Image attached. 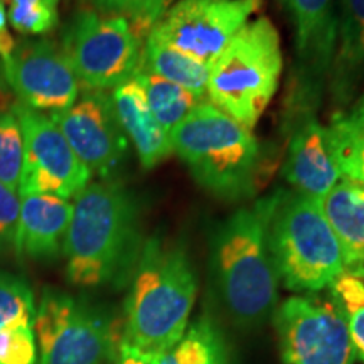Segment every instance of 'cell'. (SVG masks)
<instances>
[{
	"label": "cell",
	"instance_id": "6da1fadb",
	"mask_svg": "<svg viewBox=\"0 0 364 364\" xmlns=\"http://www.w3.org/2000/svg\"><path fill=\"white\" fill-rule=\"evenodd\" d=\"M142 247L139 206L129 189L100 181L75 196L63 243L73 285L100 287L132 279Z\"/></svg>",
	"mask_w": 364,
	"mask_h": 364
},
{
	"label": "cell",
	"instance_id": "7a4b0ae2",
	"mask_svg": "<svg viewBox=\"0 0 364 364\" xmlns=\"http://www.w3.org/2000/svg\"><path fill=\"white\" fill-rule=\"evenodd\" d=\"M198 275L179 243L150 238L132 273L122 343L145 356L169 351L189 326Z\"/></svg>",
	"mask_w": 364,
	"mask_h": 364
},
{
	"label": "cell",
	"instance_id": "3957f363",
	"mask_svg": "<svg viewBox=\"0 0 364 364\" xmlns=\"http://www.w3.org/2000/svg\"><path fill=\"white\" fill-rule=\"evenodd\" d=\"M270 198L241 208L221 221L211 236V273L228 316L241 329L262 326L279 299V277L267 225Z\"/></svg>",
	"mask_w": 364,
	"mask_h": 364
},
{
	"label": "cell",
	"instance_id": "277c9868",
	"mask_svg": "<svg viewBox=\"0 0 364 364\" xmlns=\"http://www.w3.org/2000/svg\"><path fill=\"white\" fill-rule=\"evenodd\" d=\"M172 150L196 182L221 201L257 193L263 154L253 132L209 102H201L169 134Z\"/></svg>",
	"mask_w": 364,
	"mask_h": 364
},
{
	"label": "cell",
	"instance_id": "5b68a950",
	"mask_svg": "<svg viewBox=\"0 0 364 364\" xmlns=\"http://www.w3.org/2000/svg\"><path fill=\"white\" fill-rule=\"evenodd\" d=\"M267 238L277 277L292 292L331 289L344 273L338 238L317 199L297 191L273 194Z\"/></svg>",
	"mask_w": 364,
	"mask_h": 364
},
{
	"label": "cell",
	"instance_id": "8992f818",
	"mask_svg": "<svg viewBox=\"0 0 364 364\" xmlns=\"http://www.w3.org/2000/svg\"><path fill=\"white\" fill-rule=\"evenodd\" d=\"M282 68L277 27L268 17L247 22L211 65L209 103L252 130L279 88Z\"/></svg>",
	"mask_w": 364,
	"mask_h": 364
},
{
	"label": "cell",
	"instance_id": "52a82bcc",
	"mask_svg": "<svg viewBox=\"0 0 364 364\" xmlns=\"http://www.w3.org/2000/svg\"><path fill=\"white\" fill-rule=\"evenodd\" d=\"M140 41L124 17L83 9L66 26L61 49L85 90L107 91L134 78Z\"/></svg>",
	"mask_w": 364,
	"mask_h": 364
},
{
	"label": "cell",
	"instance_id": "ba28073f",
	"mask_svg": "<svg viewBox=\"0 0 364 364\" xmlns=\"http://www.w3.org/2000/svg\"><path fill=\"white\" fill-rule=\"evenodd\" d=\"M34 327L39 364H103L122 343L107 314L53 289L43 294Z\"/></svg>",
	"mask_w": 364,
	"mask_h": 364
},
{
	"label": "cell",
	"instance_id": "9c48e42d",
	"mask_svg": "<svg viewBox=\"0 0 364 364\" xmlns=\"http://www.w3.org/2000/svg\"><path fill=\"white\" fill-rule=\"evenodd\" d=\"M282 364H353L348 322L336 302L295 295L273 314Z\"/></svg>",
	"mask_w": 364,
	"mask_h": 364
},
{
	"label": "cell",
	"instance_id": "30bf717a",
	"mask_svg": "<svg viewBox=\"0 0 364 364\" xmlns=\"http://www.w3.org/2000/svg\"><path fill=\"white\" fill-rule=\"evenodd\" d=\"M24 136V164L19 196L54 194L75 198L90 184L91 174L76 157L59 127L41 112L22 103L12 108Z\"/></svg>",
	"mask_w": 364,
	"mask_h": 364
},
{
	"label": "cell",
	"instance_id": "8fae6325",
	"mask_svg": "<svg viewBox=\"0 0 364 364\" xmlns=\"http://www.w3.org/2000/svg\"><path fill=\"white\" fill-rule=\"evenodd\" d=\"M262 0H179L149 34L211 66Z\"/></svg>",
	"mask_w": 364,
	"mask_h": 364
},
{
	"label": "cell",
	"instance_id": "7c38bea8",
	"mask_svg": "<svg viewBox=\"0 0 364 364\" xmlns=\"http://www.w3.org/2000/svg\"><path fill=\"white\" fill-rule=\"evenodd\" d=\"M295 29L297 73L290 90L289 117L316 112L334 58L338 14L334 0H282Z\"/></svg>",
	"mask_w": 364,
	"mask_h": 364
},
{
	"label": "cell",
	"instance_id": "4fadbf2b",
	"mask_svg": "<svg viewBox=\"0 0 364 364\" xmlns=\"http://www.w3.org/2000/svg\"><path fill=\"white\" fill-rule=\"evenodd\" d=\"M4 78L24 107L63 112L80 97V81L63 49L49 39L24 41L2 59Z\"/></svg>",
	"mask_w": 364,
	"mask_h": 364
},
{
	"label": "cell",
	"instance_id": "5bb4252c",
	"mask_svg": "<svg viewBox=\"0 0 364 364\" xmlns=\"http://www.w3.org/2000/svg\"><path fill=\"white\" fill-rule=\"evenodd\" d=\"M51 120L91 176L107 181L122 166L129 139L118 124L107 91L85 90L68 110L51 113Z\"/></svg>",
	"mask_w": 364,
	"mask_h": 364
},
{
	"label": "cell",
	"instance_id": "9a60e30c",
	"mask_svg": "<svg viewBox=\"0 0 364 364\" xmlns=\"http://www.w3.org/2000/svg\"><path fill=\"white\" fill-rule=\"evenodd\" d=\"M292 134L284 164V177L297 193L321 201L343 179L332 159L327 129L316 112L289 118Z\"/></svg>",
	"mask_w": 364,
	"mask_h": 364
},
{
	"label": "cell",
	"instance_id": "2e32d148",
	"mask_svg": "<svg viewBox=\"0 0 364 364\" xmlns=\"http://www.w3.org/2000/svg\"><path fill=\"white\" fill-rule=\"evenodd\" d=\"M73 215V203L54 194L21 198V218L14 250L17 255L49 260L61 252Z\"/></svg>",
	"mask_w": 364,
	"mask_h": 364
},
{
	"label": "cell",
	"instance_id": "e0dca14e",
	"mask_svg": "<svg viewBox=\"0 0 364 364\" xmlns=\"http://www.w3.org/2000/svg\"><path fill=\"white\" fill-rule=\"evenodd\" d=\"M112 102L118 124L134 144L144 169H154L174 152L169 134L150 112L145 91L135 76L113 88Z\"/></svg>",
	"mask_w": 364,
	"mask_h": 364
},
{
	"label": "cell",
	"instance_id": "ac0fdd59",
	"mask_svg": "<svg viewBox=\"0 0 364 364\" xmlns=\"http://www.w3.org/2000/svg\"><path fill=\"white\" fill-rule=\"evenodd\" d=\"M363 81L364 0H339L338 38L329 71V90L341 110L353 103Z\"/></svg>",
	"mask_w": 364,
	"mask_h": 364
},
{
	"label": "cell",
	"instance_id": "d6986e66",
	"mask_svg": "<svg viewBox=\"0 0 364 364\" xmlns=\"http://www.w3.org/2000/svg\"><path fill=\"white\" fill-rule=\"evenodd\" d=\"M326 220L334 231L343 253L346 275L364 279V186L349 179L321 199Z\"/></svg>",
	"mask_w": 364,
	"mask_h": 364
},
{
	"label": "cell",
	"instance_id": "ffe728a7",
	"mask_svg": "<svg viewBox=\"0 0 364 364\" xmlns=\"http://www.w3.org/2000/svg\"><path fill=\"white\" fill-rule=\"evenodd\" d=\"M140 68L150 75L179 85L198 98L208 97V81L211 66L188 56L179 49L172 48L156 36L149 34L140 58Z\"/></svg>",
	"mask_w": 364,
	"mask_h": 364
},
{
	"label": "cell",
	"instance_id": "44dd1931",
	"mask_svg": "<svg viewBox=\"0 0 364 364\" xmlns=\"http://www.w3.org/2000/svg\"><path fill=\"white\" fill-rule=\"evenodd\" d=\"M225 336L211 317H198L169 351L149 356L150 364H228Z\"/></svg>",
	"mask_w": 364,
	"mask_h": 364
},
{
	"label": "cell",
	"instance_id": "7402d4cb",
	"mask_svg": "<svg viewBox=\"0 0 364 364\" xmlns=\"http://www.w3.org/2000/svg\"><path fill=\"white\" fill-rule=\"evenodd\" d=\"M326 129L341 177L364 186V117L339 110L332 115Z\"/></svg>",
	"mask_w": 364,
	"mask_h": 364
},
{
	"label": "cell",
	"instance_id": "603a6c76",
	"mask_svg": "<svg viewBox=\"0 0 364 364\" xmlns=\"http://www.w3.org/2000/svg\"><path fill=\"white\" fill-rule=\"evenodd\" d=\"M134 76L142 85L150 112L167 134H171L199 103L204 102L182 86L150 75L140 66Z\"/></svg>",
	"mask_w": 364,
	"mask_h": 364
},
{
	"label": "cell",
	"instance_id": "cb8c5ba5",
	"mask_svg": "<svg viewBox=\"0 0 364 364\" xmlns=\"http://www.w3.org/2000/svg\"><path fill=\"white\" fill-rule=\"evenodd\" d=\"M331 299L348 322L354 356L364 364V282L343 273L331 285Z\"/></svg>",
	"mask_w": 364,
	"mask_h": 364
},
{
	"label": "cell",
	"instance_id": "d4e9b609",
	"mask_svg": "<svg viewBox=\"0 0 364 364\" xmlns=\"http://www.w3.org/2000/svg\"><path fill=\"white\" fill-rule=\"evenodd\" d=\"M34 322L33 290L19 277L0 273V331L14 326H34Z\"/></svg>",
	"mask_w": 364,
	"mask_h": 364
},
{
	"label": "cell",
	"instance_id": "484cf974",
	"mask_svg": "<svg viewBox=\"0 0 364 364\" xmlns=\"http://www.w3.org/2000/svg\"><path fill=\"white\" fill-rule=\"evenodd\" d=\"M95 11L105 16H120L130 22L136 38H147L162 17L169 0H88Z\"/></svg>",
	"mask_w": 364,
	"mask_h": 364
},
{
	"label": "cell",
	"instance_id": "4316f807",
	"mask_svg": "<svg viewBox=\"0 0 364 364\" xmlns=\"http://www.w3.org/2000/svg\"><path fill=\"white\" fill-rule=\"evenodd\" d=\"M24 164V136L14 112H0V182L19 191Z\"/></svg>",
	"mask_w": 364,
	"mask_h": 364
},
{
	"label": "cell",
	"instance_id": "83f0119b",
	"mask_svg": "<svg viewBox=\"0 0 364 364\" xmlns=\"http://www.w3.org/2000/svg\"><path fill=\"white\" fill-rule=\"evenodd\" d=\"M59 0H11L7 21L17 33L43 36L58 24Z\"/></svg>",
	"mask_w": 364,
	"mask_h": 364
},
{
	"label": "cell",
	"instance_id": "f1b7e54d",
	"mask_svg": "<svg viewBox=\"0 0 364 364\" xmlns=\"http://www.w3.org/2000/svg\"><path fill=\"white\" fill-rule=\"evenodd\" d=\"M34 326H14L0 331V364H36Z\"/></svg>",
	"mask_w": 364,
	"mask_h": 364
},
{
	"label": "cell",
	"instance_id": "f546056e",
	"mask_svg": "<svg viewBox=\"0 0 364 364\" xmlns=\"http://www.w3.org/2000/svg\"><path fill=\"white\" fill-rule=\"evenodd\" d=\"M21 218V196L0 182V250L16 243Z\"/></svg>",
	"mask_w": 364,
	"mask_h": 364
},
{
	"label": "cell",
	"instance_id": "4dcf8cb0",
	"mask_svg": "<svg viewBox=\"0 0 364 364\" xmlns=\"http://www.w3.org/2000/svg\"><path fill=\"white\" fill-rule=\"evenodd\" d=\"M14 48H16V43H14V38L9 33L7 11L2 0H0V56H2V59L7 58L14 51Z\"/></svg>",
	"mask_w": 364,
	"mask_h": 364
},
{
	"label": "cell",
	"instance_id": "1f68e13d",
	"mask_svg": "<svg viewBox=\"0 0 364 364\" xmlns=\"http://www.w3.org/2000/svg\"><path fill=\"white\" fill-rule=\"evenodd\" d=\"M117 354H118L117 364H150L149 356L135 351L134 348H130V346H127L124 343H120V346H118Z\"/></svg>",
	"mask_w": 364,
	"mask_h": 364
},
{
	"label": "cell",
	"instance_id": "d6a6232c",
	"mask_svg": "<svg viewBox=\"0 0 364 364\" xmlns=\"http://www.w3.org/2000/svg\"><path fill=\"white\" fill-rule=\"evenodd\" d=\"M348 110L353 112V113H356V115L364 117V93L356 100V103H354L351 108H348Z\"/></svg>",
	"mask_w": 364,
	"mask_h": 364
}]
</instances>
